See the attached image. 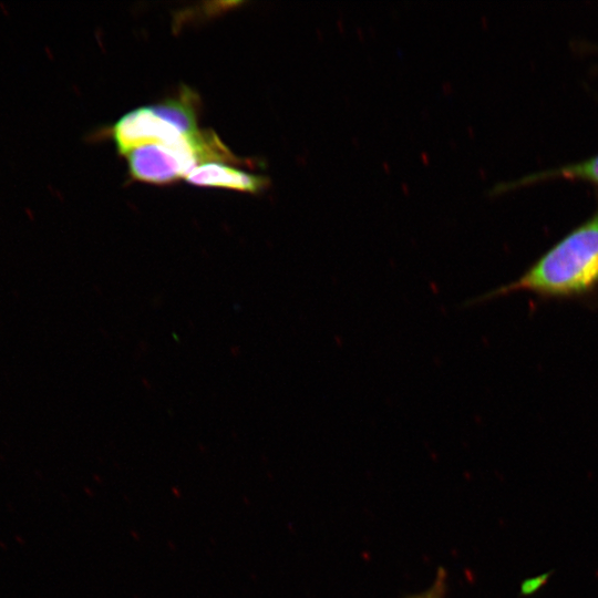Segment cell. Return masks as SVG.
<instances>
[{"mask_svg": "<svg viewBox=\"0 0 598 598\" xmlns=\"http://www.w3.org/2000/svg\"><path fill=\"white\" fill-rule=\"evenodd\" d=\"M598 283V210L548 249L526 272L481 299L514 291L574 296Z\"/></svg>", "mask_w": 598, "mask_h": 598, "instance_id": "obj_1", "label": "cell"}, {"mask_svg": "<svg viewBox=\"0 0 598 598\" xmlns=\"http://www.w3.org/2000/svg\"><path fill=\"white\" fill-rule=\"evenodd\" d=\"M126 156L131 176L152 184H167L186 177L198 163L202 165L193 138L185 136L174 144L137 147Z\"/></svg>", "mask_w": 598, "mask_h": 598, "instance_id": "obj_2", "label": "cell"}, {"mask_svg": "<svg viewBox=\"0 0 598 598\" xmlns=\"http://www.w3.org/2000/svg\"><path fill=\"white\" fill-rule=\"evenodd\" d=\"M184 136L157 116L151 106H142L123 115L113 126V138L121 154L150 144H174Z\"/></svg>", "mask_w": 598, "mask_h": 598, "instance_id": "obj_3", "label": "cell"}, {"mask_svg": "<svg viewBox=\"0 0 598 598\" xmlns=\"http://www.w3.org/2000/svg\"><path fill=\"white\" fill-rule=\"evenodd\" d=\"M185 178L189 184L196 186L220 187L252 194L260 193L269 185V179L265 176L218 162L198 165Z\"/></svg>", "mask_w": 598, "mask_h": 598, "instance_id": "obj_4", "label": "cell"}, {"mask_svg": "<svg viewBox=\"0 0 598 598\" xmlns=\"http://www.w3.org/2000/svg\"><path fill=\"white\" fill-rule=\"evenodd\" d=\"M192 100V92L185 89L177 99L167 100L151 109L183 136L190 137L199 132Z\"/></svg>", "mask_w": 598, "mask_h": 598, "instance_id": "obj_5", "label": "cell"}, {"mask_svg": "<svg viewBox=\"0 0 598 598\" xmlns=\"http://www.w3.org/2000/svg\"><path fill=\"white\" fill-rule=\"evenodd\" d=\"M549 177L582 179L598 185V154L579 163L524 177L518 182L512 183L511 186L525 185Z\"/></svg>", "mask_w": 598, "mask_h": 598, "instance_id": "obj_6", "label": "cell"}, {"mask_svg": "<svg viewBox=\"0 0 598 598\" xmlns=\"http://www.w3.org/2000/svg\"><path fill=\"white\" fill-rule=\"evenodd\" d=\"M446 592V574L444 569H439L437 575L433 584L425 591L417 595L410 596L408 598H444Z\"/></svg>", "mask_w": 598, "mask_h": 598, "instance_id": "obj_7", "label": "cell"}, {"mask_svg": "<svg viewBox=\"0 0 598 598\" xmlns=\"http://www.w3.org/2000/svg\"><path fill=\"white\" fill-rule=\"evenodd\" d=\"M0 8H1V11H2L7 17H9V10H8V7H7V4H6L3 1H0Z\"/></svg>", "mask_w": 598, "mask_h": 598, "instance_id": "obj_8", "label": "cell"}, {"mask_svg": "<svg viewBox=\"0 0 598 598\" xmlns=\"http://www.w3.org/2000/svg\"><path fill=\"white\" fill-rule=\"evenodd\" d=\"M24 212L30 218H33V212L30 208H24Z\"/></svg>", "mask_w": 598, "mask_h": 598, "instance_id": "obj_9", "label": "cell"}]
</instances>
